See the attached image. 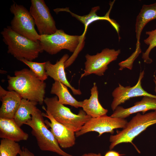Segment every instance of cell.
<instances>
[{"instance_id":"e0dca14e","label":"cell","mask_w":156,"mask_h":156,"mask_svg":"<svg viewBox=\"0 0 156 156\" xmlns=\"http://www.w3.org/2000/svg\"><path fill=\"white\" fill-rule=\"evenodd\" d=\"M156 19V2L144 5L137 16L135 24L137 43L135 50H140V39L142 30L149 21Z\"/></svg>"},{"instance_id":"83f0119b","label":"cell","mask_w":156,"mask_h":156,"mask_svg":"<svg viewBox=\"0 0 156 156\" xmlns=\"http://www.w3.org/2000/svg\"><path fill=\"white\" fill-rule=\"evenodd\" d=\"M154 81L155 84V87L154 91L155 93H156V77H155V79L154 80Z\"/></svg>"},{"instance_id":"5b68a950","label":"cell","mask_w":156,"mask_h":156,"mask_svg":"<svg viewBox=\"0 0 156 156\" xmlns=\"http://www.w3.org/2000/svg\"><path fill=\"white\" fill-rule=\"evenodd\" d=\"M44 102L46 110L56 121L75 133L92 118L83 110H80L77 114L73 113L69 108L59 102L57 96L46 97Z\"/></svg>"},{"instance_id":"ba28073f","label":"cell","mask_w":156,"mask_h":156,"mask_svg":"<svg viewBox=\"0 0 156 156\" xmlns=\"http://www.w3.org/2000/svg\"><path fill=\"white\" fill-rule=\"evenodd\" d=\"M120 53V50L105 48L100 53L94 55L87 54L85 56L84 73L81 78L91 74L99 76L104 75L108 69V65L116 60Z\"/></svg>"},{"instance_id":"277c9868","label":"cell","mask_w":156,"mask_h":156,"mask_svg":"<svg viewBox=\"0 0 156 156\" xmlns=\"http://www.w3.org/2000/svg\"><path fill=\"white\" fill-rule=\"evenodd\" d=\"M42 113L36 108L31 115V118L25 124L32 129L31 133L37 140L40 149L55 153L61 156H74L62 150L50 130L47 128Z\"/></svg>"},{"instance_id":"8fae6325","label":"cell","mask_w":156,"mask_h":156,"mask_svg":"<svg viewBox=\"0 0 156 156\" xmlns=\"http://www.w3.org/2000/svg\"><path fill=\"white\" fill-rule=\"evenodd\" d=\"M144 73V71L140 72L138 81L134 86L124 87L119 84L118 86L114 90L112 93L113 99L111 105L113 111L119 105L133 97L147 96L156 98V95L148 93L142 88L141 80Z\"/></svg>"},{"instance_id":"603a6c76","label":"cell","mask_w":156,"mask_h":156,"mask_svg":"<svg viewBox=\"0 0 156 156\" xmlns=\"http://www.w3.org/2000/svg\"><path fill=\"white\" fill-rule=\"evenodd\" d=\"M20 61L27 66L36 77L40 80L44 81L48 77L45 69V62L39 63L22 59Z\"/></svg>"},{"instance_id":"7a4b0ae2","label":"cell","mask_w":156,"mask_h":156,"mask_svg":"<svg viewBox=\"0 0 156 156\" xmlns=\"http://www.w3.org/2000/svg\"><path fill=\"white\" fill-rule=\"evenodd\" d=\"M40 36L39 41L42 49L49 54L55 55L64 49L73 53L65 62V68L73 63L85 43V37L84 34L70 35L61 29H57L55 33L51 34Z\"/></svg>"},{"instance_id":"8992f818","label":"cell","mask_w":156,"mask_h":156,"mask_svg":"<svg viewBox=\"0 0 156 156\" xmlns=\"http://www.w3.org/2000/svg\"><path fill=\"white\" fill-rule=\"evenodd\" d=\"M156 124V110L143 114L137 113L122 130H117L116 135L110 136L109 150L123 143H130L134 145L132 141L135 137L149 127Z\"/></svg>"},{"instance_id":"9a60e30c","label":"cell","mask_w":156,"mask_h":156,"mask_svg":"<svg viewBox=\"0 0 156 156\" xmlns=\"http://www.w3.org/2000/svg\"><path fill=\"white\" fill-rule=\"evenodd\" d=\"M150 110H156V98L145 96L141 101L135 103L131 107L125 108L118 106L110 116L125 119L132 114L142 112L143 114H144L146 111Z\"/></svg>"},{"instance_id":"cb8c5ba5","label":"cell","mask_w":156,"mask_h":156,"mask_svg":"<svg viewBox=\"0 0 156 156\" xmlns=\"http://www.w3.org/2000/svg\"><path fill=\"white\" fill-rule=\"evenodd\" d=\"M146 34L148 35V37L144 40V42L149 46L145 51L142 53V58L145 63L150 64L153 62L152 60L149 57L150 53L152 49L156 47V29L147 31Z\"/></svg>"},{"instance_id":"484cf974","label":"cell","mask_w":156,"mask_h":156,"mask_svg":"<svg viewBox=\"0 0 156 156\" xmlns=\"http://www.w3.org/2000/svg\"><path fill=\"white\" fill-rule=\"evenodd\" d=\"M122 155L115 151L110 150L107 152L104 156H121Z\"/></svg>"},{"instance_id":"d4e9b609","label":"cell","mask_w":156,"mask_h":156,"mask_svg":"<svg viewBox=\"0 0 156 156\" xmlns=\"http://www.w3.org/2000/svg\"><path fill=\"white\" fill-rule=\"evenodd\" d=\"M19 156H35L27 148L23 147L19 153Z\"/></svg>"},{"instance_id":"4316f807","label":"cell","mask_w":156,"mask_h":156,"mask_svg":"<svg viewBox=\"0 0 156 156\" xmlns=\"http://www.w3.org/2000/svg\"><path fill=\"white\" fill-rule=\"evenodd\" d=\"M81 156H102V155L100 153L97 154L91 153L83 154Z\"/></svg>"},{"instance_id":"30bf717a","label":"cell","mask_w":156,"mask_h":156,"mask_svg":"<svg viewBox=\"0 0 156 156\" xmlns=\"http://www.w3.org/2000/svg\"><path fill=\"white\" fill-rule=\"evenodd\" d=\"M128 122L124 118H114L106 114L97 118H92L79 131L75 133V136L78 137L91 131L97 132L99 136L105 133L113 134L114 129L124 128Z\"/></svg>"},{"instance_id":"ffe728a7","label":"cell","mask_w":156,"mask_h":156,"mask_svg":"<svg viewBox=\"0 0 156 156\" xmlns=\"http://www.w3.org/2000/svg\"><path fill=\"white\" fill-rule=\"evenodd\" d=\"M60 11H65L69 12L71 15L77 20L79 21L84 25L86 28L91 23L96 21L99 20H105L109 21L115 28L118 33L119 30V26L118 24L113 20L111 19L109 17V14L107 13L106 15L104 16H99L97 15L96 12L100 9L99 6H97L92 8L90 13L87 15L83 16H80L76 14L70 12L68 8L62 9Z\"/></svg>"},{"instance_id":"6da1fadb","label":"cell","mask_w":156,"mask_h":156,"mask_svg":"<svg viewBox=\"0 0 156 156\" xmlns=\"http://www.w3.org/2000/svg\"><path fill=\"white\" fill-rule=\"evenodd\" d=\"M14 75L7 76L8 90L15 91L22 99L42 104L44 99L46 83L39 79L31 70L27 68L15 71Z\"/></svg>"},{"instance_id":"5bb4252c","label":"cell","mask_w":156,"mask_h":156,"mask_svg":"<svg viewBox=\"0 0 156 156\" xmlns=\"http://www.w3.org/2000/svg\"><path fill=\"white\" fill-rule=\"evenodd\" d=\"M67 54H65L55 64H52L49 61L45 62V69L48 76H50L55 81L60 82L70 88L74 95H80L81 91L72 86L68 81L65 71V62L69 58Z\"/></svg>"},{"instance_id":"44dd1931","label":"cell","mask_w":156,"mask_h":156,"mask_svg":"<svg viewBox=\"0 0 156 156\" xmlns=\"http://www.w3.org/2000/svg\"><path fill=\"white\" fill-rule=\"evenodd\" d=\"M38 104L35 101L22 99L14 118L19 127L31 118V115L37 108L36 105Z\"/></svg>"},{"instance_id":"7c38bea8","label":"cell","mask_w":156,"mask_h":156,"mask_svg":"<svg viewBox=\"0 0 156 156\" xmlns=\"http://www.w3.org/2000/svg\"><path fill=\"white\" fill-rule=\"evenodd\" d=\"M42 108L46 112L42 113L44 117L48 118L50 122L45 121L47 126L50 127V130L53 133L59 146L63 148H69L75 144V132L67 128L62 124L56 121L44 106Z\"/></svg>"},{"instance_id":"4fadbf2b","label":"cell","mask_w":156,"mask_h":156,"mask_svg":"<svg viewBox=\"0 0 156 156\" xmlns=\"http://www.w3.org/2000/svg\"><path fill=\"white\" fill-rule=\"evenodd\" d=\"M0 98L2 102L0 118H14L22 98L15 91H7L1 86Z\"/></svg>"},{"instance_id":"52a82bcc","label":"cell","mask_w":156,"mask_h":156,"mask_svg":"<svg viewBox=\"0 0 156 156\" xmlns=\"http://www.w3.org/2000/svg\"><path fill=\"white\" fill-rule=\"evenodd\" d=\"M10 10L14 15L10 27L16 33L34 41H39L40 36L35 28L34 19L29 11L21 5L14 3Z\"/></svg>"},{"instance_id":"7402d4cb","label":"cell","mask_w":156,"mask_h":156,"mask_svg":"<svg viewBox=\"0 0 156 156\" xmlns=\"http://www.w3.org/2000/svg\"><path fill=\"white\" fill-rule=\"evenodd\" d=\"M21 150L16 142L7 139H2L0 144V156H17Z\"/></svg>"},{"instance_id":"d6986e66","label":"cell","mask_w":156,"mask_h":156,"mask_svg":"<svg viewBox=\"0 0 156 156\" xmlns=\"http://www.w3.org/2000/svg\"><path fill=\"white\" fill-rule=\"evenodd\" d=\"M50 93L55 94L59 102L62 104L69 105L77 108L82 107V101L76 100L70 94L67 87L60 82L55 81Z\"/></svg>"},{"instance_id":"3957f363","label":"cell","mask_w":156,"mask_h":156,"mask_svg":"<svg viewBox=\"0 0 156 156\" xmlns=\"http://www.w3.org/2000/svg\"><path fill=\"white\" fill-rule=\"evenodd\" d=\"M1 34L8 46V53L18 60L32 61L44 51L39 41H34L16 33L10 26L4 28Z\"/></svg>"},{"instance_id":"2e32d148","label":"cell","mask_w":156,"mask_h":156,"mask_svg":"<svg viewBox=\"0 0 156 156\" xmlns=\"http://www.w3.org/2000/svg\"><path fill=\"white\" fill-rule=\"evenodd\" d=\"M28 134L24 132L14 118H0V138L15 142L27 140Z\"/></svg>"},{"instance_id":"9c48e42d","label":"cell","mask_w":156,"mask_h":156,"mask_svg":"<svg viewBox=\"0 0 156 156\" xmlns=\"http://www.w3.org/2000/svg\"><path fill=\"white\" fill-rule=\"evenodd\" d=\"M29 12L40 35H50L57 30L50 10L43 0H31Z\"/></svg>"},{"instance_id":"ac0fdd59","label":"cell","mask_w":156,"mask_h":156,"mask_svg":"<svg viewBox=\"0 0 156 156\" xmlns=\"http://www.w3.org/2000/svg\"><path fill=\"white\" fill-rule=\"evenodd\" d=\"M90 92V98L82 101L83 110L92 118H97L106 114L108 110L104 108L99 102V92L95 83H94Z\"/></svg>"}]
</instances>
